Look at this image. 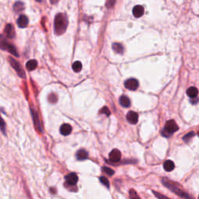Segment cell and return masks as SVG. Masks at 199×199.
I'll use <instances>...</instances> for the list:
<instances>
[{
  "label": "cell",
  "instance_id": "cell-4",
  "mask_svg": "<svg viewBox=\"0 0 199 199\" xmlns=\"http://www.w3.org/2000/svg\"><path fill=\"white\" fill-rule=\"evenodd\" d=\"M9 61H10V64H11L12 66L17 71V74H18L21 78H25V76H25V73L24 71L23 70L20 64L12 58H9Z\"/></svg>",
  "mask_w": 199,
  "mask_h": 199
},
{
  "label": "cell",
  "instance_id": "cell-10",
  "mask_svg": "<svg viewBox=\"0 0 199 199\" xmlns=\"http://www.w3.org/2000/svg\"><path fill=\"white\" fill-rule=\"evenodd\" d=\"M2 48L7 50L8 51L10 52L13 55L16 56V57H19V54L17 53V49H16V48L13 46V45H9L7 42H3V41H2Z\"/></svg>",
  "mask_w": 199,
  "mask_h": 199
},
{
  "label": "cell",
  "instance_id": "cell-18",
  "mask_svg": "<svg viewBox=\"0 0 199 199\" xmlns=\"http://www.w3.org/2000/svg\"><path fill=\"white\" fill-rule=\"evenodd\" d=\"M175 167L174 163L171 160H166L165 163H163V168L165 169L166 171L167 172H170L172 171Z\"/></svg>",
  "mask_w": 199,
  "mask_h": 199
},
{
  "label": "cell",
  "instance_id": "cell-8",
  "mask_svg": "<svg viewBox=\"0 0 199 199\" xmlns=\"http://www.w3.org/2000/svg\"><path fill=\"white\" fill-rule=\"evenodd\" d=\"M65 180H66V183H65V184L75 186V185L77 184V182H78L79 178L78 176H77L76 173H71L65 177Z\"/></svg>",
  "mask_w": 199,
  "mask_h": 199
},
{
  "label": "cell",
  "instance_id": "cell-16",
  "mask_svg": "<svg viewBox=\"0 0 199 199\" xmlns=\"http://www.w3.org/2000/svg\"><path fill=\"white\" fill-rule=\"evenodd\" d=\"M197 94H198V90H197V88L194 87V86L188 88V90H187V95L190 98H195V97H197Z\"/></svg>",
  "mask_w": 199,
  "mask_h": 199
},
{
  "label": "cell",
  "instance_id": "cell-15",
  "mask_svg": "<svg viewBox=\"0 0 199 199\" xmlns=\"http://www.w3.org/2000/svg\"><path fill=\"white\" fill-rule=\"evenodd\" d=\"M119 103L124 107H129L131 105V101L129 98L126 96H121L119 99Z\"/></svg>",
  "mask_w": 199,
  "mask_h": 199
},
{
  "label": "cell",
  "instance_id": "cell-5",
  "mask_svg": "<svg viewBox=\"0 0 199 199\" xmlns=\"http://www.w3.org/2000/svg\"><path fill=\"white\" fill-rule=\"evenodd\" d=\"M125 86L130 90H136L138 87V81L134 78L129 79L125 82Z\"/></svg>",
  "mask_w": 199,
  "mask_h": 199
},
{
  "label": "cell",
  "instance_id": "cell-23",
  "mask_svg": "<svg viewBox=\"0 0 199 199\" xmlns=\"http://www.w3.org/2000/svg\"><path fill=\"white\" fill-rule=\"evenodd\" d=\"M99 180H100V181L101 182V184H103L105 187H107V188H109L110 187V182H109V181H108V179L106 178L105 177H101L100 178H99Z\"/></svg>",
  "mask_w": 199,
  "mask_h": 199
},
{
  "label": "cell",
  "instance_id": "cell-22",
  "mask_svg": "<svg viewBox=\"0 0 199 199\" xmlns=\"http://www.w3.org/2000/svg\"><path fill=\"white\" fill-rule=\"evenodd\" d=\"M13 8H14V10L16 12H20L24 9V5L21 2H17L14 4V7Z\"/></svg>",
  "mask_w": 199,
  "mask_h": 199
},
{
  "label": "cell",
  "instance_id": "cell-7",
  "mask_svg": "<svg viewBox=\"0 0 199 199\" xmlns=\"http://www.w3.org/2000/svg\"><path fill=\"white\" fill-rule=\"evenodd\" d=\"M121 158V153L118 149H114L109 154V159L113 163H117L120 161Z\"/></svg>",
  "mask_w": 199,
  "mask_h": 199
},
{
  "label": "cell",
  "instance_id": "cell-14",
  "mask_svg": "<svg viewBox=\"0 0 199 199\" xmlns=\"http://www.w3.org/2000/svg\"><path fill=\"white\" fill-rule=\"evenodd\" d=\"M132 13L133 15L137 18H139L141 16L143 15L144 13V8L143 6H135L133 9H132Z\"/></svg>",
  "mask_w": 199,
  "mask_h": 199
},
{
  "label": "cell",
  "instance_id": "cell-26",
  "mask_svg": "<svg viewBox=\"0 0 199 199\" xmlns=\"http://www.w3.org/2000/svg\"><path fill=\"white\" fill-rule=\"evenodd\" d=\"M57 101H58V98H57V96L55 95V94H54V93H51V94H50L48 97V101L50 103H51V104H54V103L57 102Z\"/></svg>",
  "mask_w": 199,
  "mask_h": 199
},
{
  "label": "cell",
  "instance_id": "cell-12",
  "mask_svg": "<svg viewBox=\"0 0 199 199\" xmlns=\"http://www.w3.org/2000/svg\"><path fill=\"white\" fill-rule=\"evenodd\" d=\"M28 23H29V20H28L27 17L24 15L20 16L17 20V25L20 28L26 27L28 25Z\"/></svg>",
  "mask_w": 199,
  "mask_h": 199
},
{
  "label": "cell",
  "instance_id": "cell-31",
  "mask_svg": "<svg viewBox=\"0 0 199 199\" xmlns=\"http://www.w3.org/2000/svg\"><path fill=\"white\" fill-rule=\"evenodd\" d=\"M1 129H2V132H3V134H6V132H5V123H4L3 119H2V121H1Z\"/></svg>",
  "mask_w": 199,
  "mask_h": 199
},
{
  "label": "cell",
  "instance_id": "cell-33",
  "mask_svg": "<svg viewBox=\"0 0 199 199\" xmlns=\"http://www.w3.org/2000/svg\"><path fill=\"white\" fill-rule=\"evenodd\" d=\"M197 134H198V135H199V132H198V133H197Z\"/></svg>",
  "mask_w": 199,
  "mask_h": 199
},
{
  "label": "cell",
  "instance_id": "cell-2",
  "mask_svg": "<svg viewBox=\"0 0 199 199\" xmlns=\"http://www.w3.org/2000/svg\"><path fill=\"white\" fill-rule=\"evenodd\" d=\"M162 183L163 184L164 186H166L167 188H169V190L173 191V193H175L176 194H177L178 196H180L181 197L184 199H193L192 197H191V196L187 194L186 192H184V191L180 188L178 184H176L175 183L172 182V181H169L167 179L163 178L162 180Z\"/></svg>",
  "mask_w": 199,
  "mask_h": 199
},
{
  "label": "cell",
  "instance_id": "cell-17",
  "mask_svg": "<svg viewBox=\"0 0 199 199\" xmlns=\"http://www.w3.org/2000/svg\"><path fill=\"white\" fill-rule=\"evenodd\" d=\"M88 157V153L85 149H80L76 153V158L79 160H85Z\"/></svg>",
  "mask_w": 199,
  "mask_h": 199
},
{
  "label": "cell",
  "instance_id": "cell-28",
  "mask_svg": "<svg viewBox=\"0 0 199 199\" xmlns=\"http://www.w3.org/2000/svg\"><path fill=\"white\" fill-rule=\"evenodd\" d=\"M153 194H155V196H156V197H157V198H159V199H170V198H169V197H166V196L162 194L159 193V192L154 191H153Z\"/></svg>",
  "mask_w": 199,
  "mask_h": 199
},
{
  "label": "cell",
  "instance_id": "cell-6",
  "mask_svg": "<svg viewBox=\"0 0 199 199\" xmlns=\"http://www.w3.org/2000/svg\"><path fill=\"white\" fill-rule=\"evenodd\" d=\"M30 112H31L32 118L34 121V124L36 127V129L39 132H42V129H41V123H40L39 117H38V114H37V111L34 109H30Z\"/></svg>",
  "mask_w": 199,
  "mask_h": 199
},
{
  "label": "cell",
  "instance_id": "cell-19",
  "mask_svg": "<svg viewBox=\"0 0 199 199\" xmlns=\"http://www.w3.org/2000/svg\"><path fill=\"white\" fill-rule=\"evenodd\" d=\"M37 62L36 60H30L28 61L26 64V68L27 69V70L29 71H33L37 68Z\"/></svg>",
  "mask_w": 199,
  "mask_h": 199
},
{
  "label": "cell",
  "instance_id": "cell-24",
  "mask_svg": "<svg viewBox=\"0 0 199 199\" xmlns=\"http://www.w3.org/2000/svg\"><path fill=\"white\" fill-rule=\"evenodd\" d=\"M129 195H130V199H141L138 197V194L136 193L133 189H131L129 191Z\"/></svg>",
  "mask_w": 199,
  "mask_h": 199
},
{
  "label": "cell",
  "instance_id": "cell-21",
  "mask_svg": "<svg viewBox=\"0 0 199 199\" xmlns=\"http://www.w3.org/2000/svg\"><path fill=\"white\" fill-rule=\"evenodd\" d=\"M82 63H81L80 61H75L74 63H73V69L74 72H76V73H79V72H80V71L82 70Z\"/></svg>",
  "mask_w": 199,
  "mask_h": 199
},
{
  "label": "cell",
  "instance_id": "cell-1",
  "mask_svg": "<svg viewBox=\"0 0 199 199\" xmlns=\"http://www.w3.org/2000/svg\"><path fill=\"white\" fill-rule=\"evenodd\" d=\"M68 26V20L65 16L62 13L57 14L54 18V32L57 35H60L65 33Z\"/></svg>",
  "mask_w": 199,
  "mask_h": 199
},
{
  "label": "cell",
  "instance_id": "cell-30",
  "mask_svg": "<svg viewBox=\"0 0 199 199\" xmlns=\"http://www.w3.org/2000/svg\"><path fill=\"white\" fill-rule=\"evenodd\" d=\"M115 3V0H107L106 6L107 8H111Z\"/></svg>",
  "mask_w": 199,
  "mask_h": 199
},
{
  "label": "cell",
  "instance_id": "cell-27",
  "mask_svg": "<svg viewBox=\"0 0 199 199\" xmlns=\"http://www.w3.org/2000/svg\"><path fill=\"white\" fill-rule=\"evenodd\" d=\"M103 171L105 173H107V175H109V176H112V175H113V173H114V171H113V169L109 167H107V166L103 167Z\"/></svg>",
  "mask_w": 199,
  "mask_h": 199
},
{
  "label": "cell",
  "instance_id": "cell-25",
  "mask_svg": "<svg viewBox=\"0 0 199 199\" xmlns=\"http://www.w3.org/2000/svg\"><path fill=\"white\" fill-rule=\"evenodd\" d=\"M194 132H189V133H188V134L186 135H184V137H183V140H184V141H188L189 140L191 139V138H192V137H194Z\"/></svg>",
  "mask_w": 199,
  "mask_h": 199
},
{
  "label": "cell",
  "instance_id": "cell-3",
  "mask_svg": "<svg viewBox=\"0 0 199 199\" xmlns=\"http://www.w3.org/2000/svg\"><path fill=\"white\" fill-rule=\"evenodd\" d=\"M178 129L179 128L176 122L173 120H169L166 123L165 127H164L163 130L161 132V134L165 137H169L175 132H177Z\"/></svg>",
  "mask_w": 199,
  "mask_h": 199
},
{
  "label": "cell",
  "instance_id": "cell-32",
  "mask_svg": "<svg viewBox=\"0 0 199 199\" xmlns=\"http://www.w3.org/2000/svg\"><path fill=\"white\" fill-rule=\"evenodd\" d=\"M37 2H41V0H36Z\"/></svg>",
  "mask_w": 199,
  "mask_h": 199
},
{
  "label": "cell",
  "instance_id": "cell-11",
  "mask_svg": "<svg viewBox=\"0 0 199 199\" xmlns=\"http://www.w3.org/2000/svg\"><path fill=\"white\" fill-rule=\"evenodd\" d=\"M73 131V129H72V126L69 124H64L61 126L60 128V133H61L62 135H69L71 134V132Z\"/></svg>",
  "mask_w": 199,
  "mask_h": 199
},
{
  "label": "cell",
  "instance_id": "cell-29",
  "mask_svg": "<svg viewBox=\"0 0 199 199\" xmlns=\"http://www.w3.org/2000/svg\"><path fill=\"white\" fill-rule=\"evenodd\" d=\"M100 113H104V114H106L107 116H110V111L109 110V109H108L107 107H103L102 109L100 110Z\"/></svg>",
  "mask_w": 199,
  "mask_h": 199
},
{
  "label": "cell",
  "instance_id": "cell-13",
  "mask_svg": "<svg viewBox=\"0 0 199 199\" xmlns=\"http://www.w3.org/2000/svg\"><path fill=\"white\" fill-rule=\"evenodd\" d=\"M5 34L9 38H13L15 37V32H14V29H13V26L11 24H7L5 27Z\"/></svg>",
  "mask_w": 199,
  "mask_h": 199
},
{
  "label": "cell",
  "instance_id": "cell-20",
  "mask_svg": "<svg viewBox=\"0 0 199 199\" xmlns=\"http://www.w3.org/2000/svg\"><path fill=\"white\" fill-rule=\"evenodd\" d=\"M112 48L113 49V51L118 54H122L123 51H124V48H123V46L121 44L118 43H114L112 45Z\"/></svg>",
  "mask_w": 199,
  "mask_h": 199
},
{
  "label": "cell",
  "instance_id": "cell-9",
  "mask_svg": "<svg viewBox=\"0 0 199 199\" xmlns=\"http://www.w3.org/2000/svg\"><path fill=\"white\" fill-rule=\"evenodd\" d=\"M127 121L132 125H135L138 121V114L135 111H129L127 113Z\"/></svg>",
  "mask_w": 199,
  "mask_h": 199
},
{
  "label": "cell",
  "instance_id": "cell-34",
  "mask_svg": "<svg viewBox=\"0 0 199 199\" xmlns=\"http://www.w3.org/2000/svg\"><path fill=\"white\" fill-rule=\"evenodd\" d=\"M198 199H199V197H198Z\"/></svg>",
  "mask_w": 199,
  "mask_h": 199
}]
</instances>
